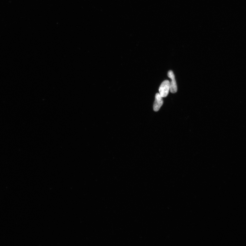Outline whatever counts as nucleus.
<instances>
[{
    "mask_svg": "<svg viewBox=\"0 0 246 246\" xmlns=\"http://www.w3.org/2000/svg\"><path fill=\"white\" fill-rule=\"evenodd\" d=\"M162 98L159 93L156 94L155 101L153 106V110L154 111H159L162 105L164 103Z\"/></svg>",
    "mask_w": 246,
    "mask_h": 246,
    "instance_id": "nucleus-3",
    "label": "nucleus"
},
{
    "mask_svg": "<svg viewBox=\"0 0 246 246\" xmlns=\"http://www.w3.org/2000/svg\"><path fill=\"white\" fill-rule=\"evenodd\" d=\"M167 76L171 79V81L170 82V92L173 93H176L177 90V88L173 73L172 70H169L168 72Z\"/></svg>",
    "mask_w": 246,
    "mask_h": 246,
    "instance_id": "nucleus-2",
    "label": "nucleus"
},
{
    "mask_svg": "<svg viewBox=\"0 0 246 246\" xmlns=\"http://www.w3.org/2000/svg\"><path fill=\"white\" fill-rule=\"evenodd\" d=\"M159 94L162 97L167 96L170 90V82L168 80H165L161 84L159 88Z\"/></svg>",
    "mask_w": 246,
    "mask_h": 246,
    "instance_id": "nucleus-1",
    "label": "nucleus"
}]
</instances>
